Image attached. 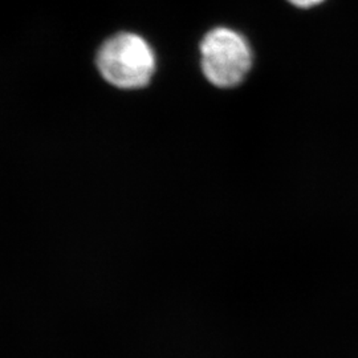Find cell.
Masks as SVG:
<instances>
[{"instance_id": "1", "label": "cell", "mask_w": 358, "mask_h": 358, "mask_svg": "<svg viewBox=\"0 0 358 358\" xmlns=\"http://www.w3.org/2000/svg\"><path fill=\"white\" fill-rule=\"evenodd\" d=\"M97 66L112 85L121 90H137L152 80L155 57L146 40L127 32L103 43L97 56Z\"/></svg>"}, {"instance_id": "3", "label": "cell", "mask_w": 358, "mask_h": 358, "mask_svg": "<svg viewBox=\"0 0 358 358\" xmlns=\"http://www.w3.org/2000/svg\"><path fill=\"white\" fill-rule=\"evenodd\" d=\"M288 1H291L296 7L308 8V7H313V6L319 4L322 0H288Z\"/></svg>"}, {"instance_id": "2", "label": "cell", "mask_w": 358, "mask_h": 358, "mask_svg": "<svg viewBox=\"0 0 358 358\" xmlns=\"http://www.w3.org/2000/svg\"><path fill=\"white\" fill-rule=\"evenodd\" d=\"M201 57L205 76L219 88L241 84L252 65L248 43L229 28H215L206 35L201 44Z\"/></svg>"}]
</instances>
